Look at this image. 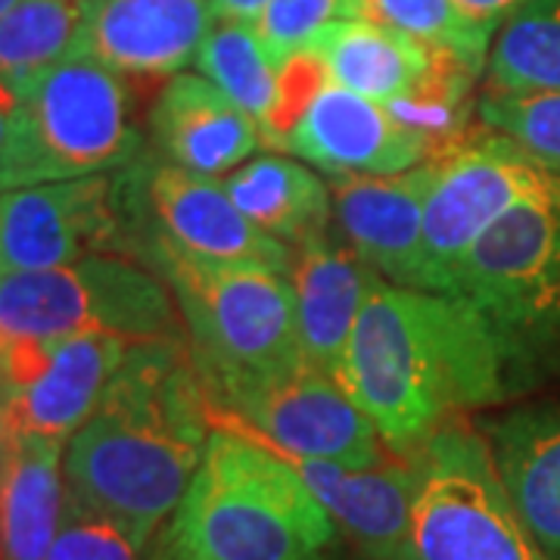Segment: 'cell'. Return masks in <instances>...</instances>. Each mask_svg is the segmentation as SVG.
Returning a JSON list of instances; mask_svg holds the SVG:
<instances>
[{
	"label": "cell",
	"instance_id": "5b68a950",
	"mask_svg": "<svg viewBox=\"0 0 560 560\" xmlns=\"http://www.w3.org/2000/svg\"><path fill=\"white\" fill-rule=\"evenodd\" d=\"M455 293L495 334L508 399L560 381V190L508 212L464 259Z\"/></svg>",
	"mask_w": 560,
	"mask_h": 560
},
{
	"label": "cell",
	"instance_id": "f546056e",
	"mask_svg": "<svg viewBox=\"0 0 560 560\" xmlns=\"http://www.w3.org/2000/svg\"><path fill=\"white\" fill-rule=\"evenodd\" d=\"M460 13L470 22H477L489 35H499L501 25L511 22L533 0H455Z\"/></svg>",
	"mask_w": 560,
	"mask_h": 560
},
{
	"label": "cell",
	"instance_id": "d4e9b609",
	"mask_svg": "<svg viewBox=\"0 0 560 560\" xmlns=\"http://www.w3.org/2000/svg\"><path fill=\"white\" fill-rule=\"evenodd\" d=\"M355 20L396 28L408 38L455 57L477 75L489 66L495 40V35L467 20L455 0H355Z\"/></svg>",
	"mask_w": 560,
	"mask_h": 560
},
{
	"label": "cell",
	"instance_id": "4fadbf2b",
	"mask_svg": "<svg viewBox=\"0 0 560 560\" xmlns=\"http://www.w3.org/2000/svg\"><path fill=\"white\" fill-rule=\"evenodd\" d=\"M280 150L330 178H383L440 156L433 140L401 121L389 106L334 81L308 101Z\"/></svg>",
	"mask_w": 560,
	"mask_h": 560
},
{
	"label": "cell",
	"instance_id": "603a6c76",
	"mask_svg": "<svg viewBox=\"0 0 560 560\" xmlns=\"http://www.w3.org/2000/svg\"><path fill=\"white\" fill-rule=\"evenodd\" d=\"M194 66L259 125L268 121L278 103L280 60L265 47L253 22H215Z\"/></svg>",
	"mask_w": 560,
	"mask_h": 560
},
{
	"label": "cell",
	"instance_id": "7c38bea8",
	"mask_svg": "<svg viewBox=\"0 0 560 560\" xmlns=\"http://www.w3.org/2000/svg\"><path fill=\"white\" fill-rule=\"evenodd\" d=\"M224 415L241 420L243 430L259 433L261 442L290 460L374 467L386 448L349 389L312 364L261 386Z\"/></svg>",
	"mask_w": 560,
	"mask_h": 560
},
{
	"label": "cell",
	"instance_id": "7402d4cb",
	"mask_svg": "<svg viewBox=\"0 0 560 560\" xmlns=\"http://www.w3.org/2000/svg\"><path fill=\"white\" fill-rule=\"evenodd\" d=\"M224 187L246 219L293 249L330 234V184L305 162H293L290 156H253L224 175Z\"/></svg>",
	"mask_w": 560,
	"mask_h": 560
},
{
	"label": "cell",
	"instance_id": "83f0119b",
	"mask_svg": "<svg viewBox=\"0 0 560 560\" xmlns=\"http://www.w3.org/2000/svg\"><path fill=\"white\" fill-rule=\"evenodd\" d=\"M147 545L119 521L66 495L62 523L47 560H143Z\"/></svg>",
	"mask_w": 560,
	"mask_h": 560
},
{
	"label": "cell",
	"instance_id": "30bf717a",
	"mask_svg": "<svg viewBox=\"0 0 560 560\" xmlns=\"http://www.w3.org/2000/svg\"><path fill=\"white\" fill-rule=\"evenodd\" d=\"M128 237L135 231L156 234L184 256L219 265H246L290 275L296 249L271 237L231 200L224 180L180 168L168 160L135 162L121 168Z\"/></svg>",
	"mask_w": 560,
	"mask_h": 560
},
{
	"label": "cell",
	"instance_id": "8992f818",
	"mask_svg": "<svg viewBox=\"0 0 560 560\" xmlns=\"http://www.w3.org/2000/svg\"><path fill=\"white\" fill-rule=\"evenodd\" d=\"M140 150L143 135L125 79L94 57L69 50L22 79L20 119L0 156V194L113 175L135 165Z\"/></svg>",
	"mask_w": 560,
	"mask_h": 560
},
{
	"label": "cell",
	"instance_id": "7a4b0ae2",
	"mask_svg": "<svg viewBox=\"0 0 560 560\" xmlns=\"http://www.w3.org/2000/svg\"><path fill=\"white\" fill-rule=\"evenodd\" d=\"M209 408L187 340L135 342L69 440L66 495L150 545L206 455L215 427Z\"/></svg>",
	"mask_w": 560,
	"mask_h": 560
},
{
	"label": "cell",
	"instance_id": "4dcf8cb0",
	"mask_svg": "<svg viewBox=\"0 0 560 560\" xmlns=\"http://www.w3.org/2000/svg\"><path fill=\"white\" fill-rule=\"evenodd\" d=\"M20 106L22 81L0 75V156H3L10 138H13V128H16V119H20Z\"/></svg>",
	"mask_w": 560,
	"mask_h": 560
},
{
	"label": "cell",
	"instance_id": "9c48e42d",
	"mask_svg": "<svg viewBox=\"0 0 560 560\" xmlns=\"http://www.w3.org/2000/svg\"><path fill=\"white\" fill-rule=\"evenodd\" d=\"M440 153V175L423 212V259L430 293H455L470 249L523 202L558 194L560 168L480 125Z\"/></svg>",
	"mask_w": 560,
	"mask_h": 560
},
{
	"label": "cell",
	"instance_id": "d6a6232c",
	"mask_svg": "<svg viewBox=\"0 0 560 560\" xmlns=\"http://www.w3.org/2000/svg\"><path fill=\"white\" fill-rule=\"evenodd\" d=\"M13 3H20V0H0V16H3V13H7V10L13 7Z\"/></svg>",
	"mask_w": 560,
	"mask_h": 560
},
{
	"label": "cell",
	"instance_id": "d6986e66",
	"mask_svg": "<svg viewBox=\"0 0 560 560\" xmlns=\"http://www.w3.org/2000/svg\"><path fill=\"white\" fill-rule=\"evenodd\" d=\"M499 477L545 560H560V399L477 420Z\"/></svg>",
	"mask_w": 560,
	"mask_h": 560
},
{
	"label": "cell",
	"instance_id": "484cf974",
	"mask_svg": "<svg viewBox=\"0 0 560 560\" xmlns=\"http://www.w3.org/2000/svg\"><path fill=\"white\" fill-rule=\"evenodd\" d=\"M81 0H20L0 16V75L28 79L62 60L79 38Z\"/></svg>",
	"mask_w": 560,
	"mask_h": 560
},
{
	"label": "cell",
	"instance_id": "ba28073f",
	"mask_svg": "<svg viewBox=\"0 0 560 560\" xmlns=\"http://www.w3.org/2000/svg\"><path fill=\"white\" fill-rule=\"evenodd\" d=\"M415 460L418 495L405 560H545L480 427L448 420Z\"/></svg>",
	"mask_w": 560,
	"mask_h": 560
},
{
	"label": "cell",
	"instance_id": "52a82bcc",
	"mask_svg": "<svg viewBox=\"0 0 560 560\" xmlns=\"http://www.w3.org/2000/svg\"><path fill=\"white\" fill-rule=\"evenodd\" d=\"M88 334L131 346L175 340L180 337L178 305L153 268L125 256L0 271V346Z\"/></svg>",
	"mask_w": 560,
	"mask_h": 560
},
{
	"label": "cell",
	"instance_id": "ffe728a7",
	"mask_svg": "<svg viewBox=\"0 0 560 560\" xmlns=\"http://www.w3.org/2000/svg\"><path fill=\"white\" fill-rule=\"evenodd\" d=\"M296 318L305 364L340 381L342 359L361 308L381 275L361 259L346 237L324 234L302 243L293 261Z\"/></svg>",
	"mask_w": 560,
	"mask_h": 560
},
{
	"label": "cell",
	"instance_id": "44dd1931",
	"mask_svg": "<svg viewBox=\"0 0 560 560\" xmlns=\"http://www.w3.org/2000/svg\"><path fill=\"white\" fill-rule=\"evenodd\" d=\"M66 442L0 433V560H47L66 504Z\"/></svg>",
	"mask_w": 560,
	"mask_h": 560
},
{
	"label": "cell",
	"instance_id": "277c9868",
	"mask_svg": "<svg viewBox=\"0 0 560 560\" xmlns=\"http://www.w3.org/2000/svg\"><path fill=\"white\" fill-rule=\"evenodd\" d=\"M128 253L172 290L194 371L215 411H231L305 364L290 275L194 259L147 231L128 237Z\"/></svg>",
	"mask_w": 560,
	"mask_h": 560
},
{
	"label": "cell",
	"instance_id": "f1b7e54d",
	"mask_svg": "<svg viewBox=\"0 0 560 560\" xmlns=\"http://www.w3.org/2000/svg\"><path fill=\"white\" fill-rule=\"evenodd\" d=\"M337 20H355V0H268L253 25L265 47L283 60Z\"/></svg>",
	"mask_w": 560,
	"mask_h": 560
},
{
	"label": "cell",
	"instance_id": "2e32d148",
	"mask_svg": "<svg viewBox=\"0 0 560 560\" xmlns=\"http://www.w3.org/2000/svg\"><path fill=\"white\" fill-rule=\"evenodd\" d=\"M293 464L334 517L340 539L352 545V560H405L418 495V460H381L374 467H342L330 460Z\"/></svg>",
	"mask_w": 560,
	"mask_h": 560
},
{
	"label": "cell",
	"instance_id": "1f68e13d",
	"mask_svg": "<svg viewBox=\"0 0 560 560\" xmlns=\"http://www.w3.org/2000/svg\"><path fill=\"white\" fill-rule=\"evenodd\" d=\"M215 3V16L219 22L224 20H243V22H253L261 13V7L268 3V0H212Z\"/></svg>",
	"mask_w": 560,
	"mask_h": 560
},
{
	"label": "cell",
	"instance_id": "5bb4252c",
	"mask_svg": "<svg viewBox=\"0 0 560 560\" xmlns=\"http://www.w3.org/2000/svg\"><path fill=\"white\" fill-rule=\"evenodd\" d=\"M440 175V156L399 175L334 178V219L342 237L383 280L430 290L423 259V212Z\"/></svg>",
	"mask_w": 560,
	"mask_h": 560
},
{
	"label": "cell",
	"instance_id": "cb8c5ba5",
	"mask_svg": "<svg viewBox=\"0 0 560 560\" xmlns=\"http://www.w3.org/2000/svg\"><path fill=\"white\" fill-rule=\"evenodd\" d=\"M486 88L560 91V0H533L501 25L486 66Z\"/></svg>",
	"mask_w": 560,
	"mask_h": 560
},
{
	"label": "cell",
	"instance_id": "9a60e30c",
	"mask_svg": "<svg viewBox=\"0 0 560 560\" xmlns=\"http://www.w3.org/2000/svg\"><path fill=\"white\" fill-rule=\"evenodd\" d=\"M215 22L212 0H81L72 50L119 75H178Z\"/></svg>",
	"mask_w": 560,
	"mask_h": 560
},
{
	"label": "cell",
	"instance_id": "3957f363",
	"mask_svg": "<svg viewBox=\"0 0 560 560\" xmlns=\"http://www.w3.org/2000/svg\"><path fill=\"white\" fill-rule=\"evenodd\" d=\"M340 541L293 460L243 427L215 423L194 480L143 560H327Z\"/></svg>",
	"mask_w": 560,
	"mask_h": 560
},
{
	"label": "cell",
	"instance_id": "8fae6325",
	"mask_svg": "<svg viewBox=\"0 0 560 560\" xmlns=\"http://www.w3.org/2000/svg\"><path fill=\"white\" fill-rule=\"evenodd\" d=\"M125 253L128 219L119 172L0 194V271H38Z\"/></svg>",
	"mask_w": 560,
	"mask_h": 560
},
{
	"label": "cell",
	"instance_id": "836d02e7",
	"mask_svg": "<svg viewBox=\"0 0 560 560\" xmlns=\"http://www.w3.org/2000/svg\"><path fill=\"white\" fill-rule=\"evenodd\" d=\"M327 560H340V558H337V555H334V558H327Z\"/></svg>",
	"mask_w": 560,
	"mask_h": 560
},
{
	"label": "cell",
	"instance_id": "4316f807",
	"mask_svg": "<svg viewBox=\"0 0 560 560\" xmlns=\"http://www.w3.org/2000/svg\"><path fill=\"white\" fill-rule=\"evenodd\" d=\"M477 119L533 156L560 168V91H499L482 88Z\"/></svg>",
	"mask_w": 560,
	"mask_h": 560
},
{
	"label": "cell",
	"instance_id": "e0dca14e",
	"mask_svg": "<svg viewBox=\"0 0 560 560\" xmlns=\"http://www.w3.org/2000/svg\"><path fill=\"white\" fill-rule=\"evenodd\" d=\"M128 349L131 342L97 334L54 340L35 381L0 389V433L69 442L94 415Z\"/></svg>",
	"mask_w": 560,
	"mask_h": 560
},
{
	"label": "cell",
	"instance_id": "ac0fdd59",
	"mask_svg": "<svg viewBox=\"0 0 560 560\" xmlns=\"http://www.w3.org/2000/svg\"><path fill=\"white\" fill-rule=\"evenodd\" d=\"M150 138L162 160L209 178H224L261 147V125L209 79L178 72L150 109Z\"/></svg>",
	"mask_w": 560,
	"mask_h": 560
},
{
	"label": "cell",
	"instance_id": "6da1fadb",
	"mask_svg": "<svg viewBox=\"0 0 560 560\" xmlns=\"http://www.w3.org/2000/svg\"><path fill=\"white\" fill-rule=\"evenodd\" d=\"M340 383L396 458H415L464 411L508 401L499 342L474 302L383 278L361 308Z\"/></svg>",
	"mask_w": 560,
	"mask_h": 560
}]
</instances>
